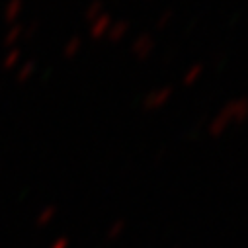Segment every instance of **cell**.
Returning <instances> with one entry per match:
<instances>
[{"label": "cell", "instance_id": "cell-1", "mask_svg": "<svg viewBox=\"0 0 248 248\" xmlns=\"http://www.w3.org/2000/svg\"><path fill=\"white\" fill-rule=\"evenodd\" d=\"M248 121V98L240 96L231 102H227L209 121L207 133L211 137H221L225 135L232 125H240V123Z\"/></svg>", "mask_w": 248, "mask_h": 248}, {"label": "cell", "instance_id": "cell-2", "mask_svg": "<svg viewBox=\"0 0 248 248\" xmlns=\"http://www.w3.org/2000/svg\"><path fill=\"white\" fill-rule=\"evenodd\" d=\"M172 94H174V90L170 88V86H158V88H155V90H151L145 98H143V108L147 109V111H156V109H162L168 102H170V98H172Z\"/></svg>", "mask_w": 248, "mask_h": 248}, {"label": "cell", "instance_id": "cell-3", "mask_svg": "<svg viewBox=\"0 0 248 248\" xmlns=\"http://www.w3.org/2000/svg\"><path fill=\"white\" fill-rule=\"evenodd\" d=\"M155 53V39L149 33H141L131 41V55L137 61H147Z\"/></svg>", "mask_w": 248, "mask_h": 248}, {"label": "cell", "instance_id": "cell-4", "mask_svg": "<svg viewBox=\"0 0 248 248\" xmlns=\"http://www.w3.org/2000/svg\"><path fill=\"white\" fill-rule=\"evenodd\" d=\"M111 22H113L111 14L104 12L100 18H96V20H94V22L88 26V33H90V37H92V39H96V41L106 39V33H108V30H109Z\"/></svg>", "mask_w": 248, "mask_h": 248}, {"label": "cell", "instance_id": "cell-5", "mask_svg": "<svg viewBox=\"0 0 248 248\" xmlns=\"http://www.w3.org/2000/svg\"><path fill=\"white\" fill-rule=\"evenodd\" d=\"M129 30H131V26H129L127 20H113L109 30H108V33H106V39L109 43H119V41H123L129 35Z\"/></svg>", "mask_w": 248, "mask_h": 248}, {"label": "cell", "instance_id": "cell-6", "mask_svg": "<svg viewBox=\"0 0 248 248\" xmlns=\"http://www.w3.org/2000/svg\"><path fill=\"white\" fill-rule=\"evenodd\" d=\"M22 14H24V0H8L4 6V20L10 26H14V24H20Z\"/></svg>", "mask_w": 248, "mask_h": 248}, {"label": "cell", "instance_id": "cell-7", "mask_svg": "<svg viewBox=\"0 0 248 248\" xmlns=\"http://www.w3.org/2000/svg\"><path fill=\"white\" fill-rule=\"evenodd\" d=\"M57 215H59V209H57L55 205H45V207H41V209L37 211V215H35V227L47 229V227L57 219Z\"/></svg>", "mask_w": 248, "mask_h": 248}, {"label": "cell", "instance_id": "cell-8", "mask_svg": "<svg viewBox=\"0 0 248 248\" xmlns=\"http://www.w3.org/2000/svg\"><path fill=\"white\" fill-rule=\"evenodd\" d=\"M203 77V65L202 63H194L192 67L186 69V73L182 75V84L184 86H196L200 82V78Z\"/></svg>", "mask_w": 248, "mask_h": 248}, {"label": "cell", "instance_id": "cell-9", "mask_svg": "<svg viewBox=\"0 0 248 248\" xmlns=\"http://www.w3.org/2000/svg\"><path fill=\"white\" fill-rule=\"evenodd\" d=\"M35 71H37L35 61H31V59H30V61H22V65L16 69V82L24 84V82L31 80L33 75H35Z\"/></svg>", "mask_w": 248, "mask_h": 248}, {"label": "cell", "instance_id": "cell-10", "mask_svg": "<svg viewBox=\"0 0 248 248\" xmlns=\"http://www.w3.org/2000/svg\"><path fill=\"white\" fill-rule=\"evenodd\" d=\"M20 65H22V49H20V47H10V49L4 53L2 67H4L6 71H16Z\"/></svg>", "mask_w": 248, "mask_h": 248}, {"label": "cell", "instance_id": "cell-11", "mask_svg": "<svg viewBox=\"0 0 248 248\" xmlns=\"http://www.w3.org/2000/svg\"><path fill=\"white\" fill-rule=\"evenodd\" d=\"M80 51H82V37L80 35H71L63 45V55L67 59H75Z\"/></svg>", "mask_w": 248, "mask_h": 248}, {"label": "cell", "instance_id": "cell-12", "mask_svg": "<svg viewBox=\"0 0 248 248\" xmlns=\"http://www.w3.org/2000/svg\"><path fill=\"white\" fill-rule=\"evenodd\" d=\"M104 12H106V8H104L102 0H92V2L86 6V10H84V20H86L88 24H92V22H94L96 18H100Z\"/></svg>", "mask_w": 248, "mask_h": 248}, {"label": "cell", "instance_id": "cell-13", "mask_svg": "<svg viewBox=\"0 0 248 248\" xmlns=\"http://www.w3.org/2000/svg\"><path fill=\"white\" fill-rule=\"evenodd\" d=\"M24 37V26L22 24H14L10 26L6 37H4V45L10 49V47H18V41Z\"/></svg>", "mask_w": 248, "mask_h": 248}, {"label": "cell", "instance_id": "cell-14", "mask_svg": "<svg viewBox=\"0 0 248 248\" xmlns=\"http://www.w3.org/2000/svg\"><path fill=\"white\" fill-rule=\"evenodd\" d=\"M125 229H127L125 219H117V221H113V223L108 227V231H106V238H108V240H117V238L123 236Z\"/></svg>", "mask_w": 248, "mask_h": 248}, {"label": "cell", "instance_id": "cell-15", "mask_svg": "<svg viewBox=\"0 0 248 248\" xmlns=\"http://www.w3.org/2000/svg\"><path fill=\"white\" fill-rule=\"evenodd\" d=\"M170 22H172V12L170 10H166V12H162L160 16H158V20H156V24H155V28L160 31V30H166V26H170Z\"/></svg>", "mask_w": 248, "mask_h": 248}, {"label": "cell", "instance_id": "cell-16", "mask_svg": "<svg viewBox=\"0 0 248 248\" xmlns=\"http://www.w3.org/2000/svg\"><path fill=\"white\" fill-rule=\"evenodd\" d=\"M69 246H71L69 236H57V238L49 244V248H69Z\"/></svg>", "mask_w": 248, "mask_h": 248}]
</instances>
